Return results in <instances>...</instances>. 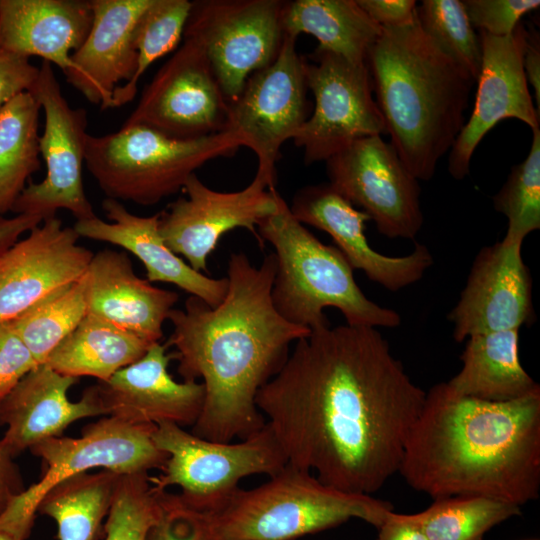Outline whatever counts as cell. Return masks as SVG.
Segmentation results:
<instances>
[{
  "label": "cell",
  "mask_w": 540,
  "mask_h": 540,
  "mask_svg": "<svg viewBox=\"0 0 540 540\" xmlns=\"http://www.w3.org/2000/svg\"><path fill=\"white\" fill-rule=\"evenodd\" d=\"M41 105L30 92L12 98L0 109V215L11 209L40 170L38 134Z\"/></svg>",
  "instance_id": "obj_31"
},
{
  "label": "cell",
  "mask_w": 540,
  "mask_h": 540,
  "mask_svg": "<svg viewBox=\"0 0 540 540\" xmlns=\"http://www.w3.org/2000/svg\"><path fill=\"white\" fill-rule=\"evenodd\" d=\"M152 0H91L93 21L82 45L70 56L66 81L90 103L110 109L115 89L133 77L135 25Z\"/></svg>",
  "instance_id": "obj_23"
},
{
  "label": "cell",
  "mask_w": 540,
  "mask_h": 540,
  "mask_svg": "<svg viewBox=\"0 0 540 540\" xmlns=\"http://www.w3.org/2000/svg\"><path fill=\"white\" fill-rule=\"evenodd\" d=\"M29 92L45 114L39 147L46 164V176L39 183L29 181L11 212L37 215L46 220L55 217L58 209H66L77 221L95 217L82 179L87 112L69 105L52 64L47 61H42Z\"/></svg>",
  "instance_id": "obj_13"
},
{
  "label": "cell",
  "mask_w": 540,
  "mask_h": 540,
  "mask_svg": "<svg viewBox=\"0 0 540 540\" xmlns=\"http://www.w3.org/2000/svg\"><path fill=\"white\" fill-rule=\"evenodd\" d=\"M229 102L203 50L192 40L162 65L122 127L141 125L175 139L224 132Z\"/></svg>",
  "instance_id": "obj_16"
},
{
  "label": "cell",
  "mask_w": 540,
  "mask_h": 540,
  "mask_svg": "<svg viewBox=\"0 0 540 540\" xmlns=\"http://www.w3.org/2000/svg\"><path fill=\"white\" fill-rule=\"evenodd\" d=\"M311 58L307 85L315 104L293 139L305 164L326 161L360 138L387 134L367 63L318 49Z\"/></svg>",
  "instance_id": "obj_12"
},
{
  "label": "cell",
  "mask_w": 540,
  "mask_h": 540,
  "mask_svg": "<svg viewBox=\"0 0 540 540\" xmlns=\"http://www.w3.org/2000/svg\"><path fill=\"white\" fill-rule=\"evenodd\" d=\"M0 540H16L11 535L7 534L6 532L0 530Z\"/></svg>",
  "instance_id": "obj_47"
},
{
  "label": "cell",
  "mask_w": 540,
  "mask_h": 540,
  "mask_svg": "<svg viewBox=\"0 0 540 540\" xmlns=\"http://www.w3.org/2000/svg\"><path fill=\"white\" fill-rule=\"evenodd\" d=\"M85 276L87 315L149 343L160 342L179 298L176 292L137 276L126 252L112 249L94 253Z\"/></svg>",
  "instance_id": "obj_24"
},
{
  "label": "cell",
  "mask_w": 540,
  "mask_h": 540,
  "mask_svg": "<svg viewBox=\"0 0 540 540\" xmlns=\"http://www.w3.org/2000/svg\"><path fill=\"white\" fill-rule=\"evenodd\" d=\"M153 343L87 315L52 351L45 364L74 378L95 377L105 382L139 360Z\"/></svg>",
  "instance_id": "obj_29"
},
{
  "label": "cell",
  "mask_w": 540,
  "mask_h": 540,
  "mask_svg": "<svg viewBox=\"0 0 540 540\" xmlns=\"http://www.w3.org/2000/svg\"><path fill=\"white\" fill-rule=\"evenodd\" d=\"M144 540H221L208 513L185 504L178 494L162 491L159 519Z\"/></svg>",
  "instance_id": "obj_38"
},
{
  "label": "cell",
  "mask_w": 540,
  "mask_h": 540,
  "mask_svg": "<svg viewBox=\"0 0 540 540\" xmlns=\"http://www.w3.org/2000/svg\"><path fill=\"white\" fill-rule=\"evenodd\" d=\"M366 63L390 144L418 181H429L465 124L475 80L416 20L382 27Z\"/></svg>",
  "instance_id": "obj_4"
},
{
  "label": "cell",
  "mask_w": 540,
  "mask_h": 540,
  "mask_svg": "<svg viewBox=\"0 0 540 540\" xmlns=\"http://www.w3.org/2000/svg\"><path fill=\"white\" fill-rule=\"evenodd\" d=\"M276 181L256 172L251 183L235 192H219L196 174L179 197L159 212V233L165 244L197 272H208V257L227 232L244 228L259 243L257 226L277 209Z\"/></svg>",
  "instance_id": "obj_15"
},
{
  "label": "cell",
  "mask_w": 540,
  "mask_h": 540,
  "mask_svg": "<svg viewBox=\"0 0 540 540\" xmlns=\"http://www.w3.org/2000/svg\"><path fill=\"white\" fill-rule=\"evenodd\" d=\"M152 439L168 458L151 482L161 490L180 487L182 501L204 513L219 510L240 488L243 478L272 476L288 463L267 424L238 442H216L164 422L155 425Z\"/></svg>",
  "instance_id": "obj_9"
},
{
  "label": "cell",
  "mask_w": 540,
  "mask_h": 540,
  "mask_svg": "<svg viewBox=\"0 0 540 540\" xmlns=\"http://www.w3.org/2000/svg\"><path fill=\"white\" fill-rule=\"evenodd\" d=\"M377 540H429L410 514L390 512L378 528Z\"/></svg>",
  "instance_id": "obj_43"
},
{
  "label": "cell",
  "mask_w": 540,
  "mask_h": 540,
  "mask_svg": "<svg viewBox=\"0 0 540 540\" xmlns=\"http://www.w3.org/2000/svg\"><path fill=\"white\" fill-rule=\"evenodd\" d=\"M12 459L0 447V513L15 495L24 490L20 474Z\"/></svg>",
  "instance_id": "obj_46"
},
{
  "label": "cell",
  "mask_w": 540,
  "mask_h": 540,
  "mask_svg": "<svg viewBox=\"0 0 540 540\" xmlns=\"http://www.w3.org/2000/svg\"><path fill=\"white\" fill-rule=\"evenodd\" d=\"M240 147L227 131L183 140L134 125L103 136L87 134L84 163L106 198L152 206L182 190L205 163L230 157Z\"/></svg>",
  "instance_id": "obj_7"
},
{
  "label": "cell",
  "mask_w": 540,
  "mask_h": 540,
  "mask_svg": "<svg viewBox=\"0 0 540 540\" xmlns=\"http://www.w3.org/2000/svg\"><path fill=\"white\" fill-rule=\"evenodd\" d=\"M307 60L296 39L285 35L276 59L254 72L238 98L229 104L225 131L257 156V172L276 181L281 147L309 117Z\"/></svg>",
  "instance_id": "obj_11"
},
{
  "label": "cell",
  "mask_w": 540,
  "mask_h": 540,
  "mask_svg": "<svg viewBox=\"0 0 540 540\" xmlns=\"http://www.w3.org/2000/svg\"><path fill=\"white\" fill-rule=\"evenodd\" d=\"M289 208L300 223L329 234L353 270L363 271L368 279L389 291L418 282L433 264L432 254L419 243L404 256H387L374 250L365 235V223L371 221L370 217L329 183L301 188Z\"/></svg>",
  "instance_id": "obj_20"
},
{
  "label": "cell",
  "mask_w": 540,
  "mask_h": 540,
  "mask_svg": "<svg viewBox=\"0 0 540 540\" xmlns=\"http://www.w3.org/2000/svg\"><path fill=\"white\" fill-rule=\"evenodd\" d=\"M392 511L388 501L333 488L287 463L267 482L239 488L208 514L221 540H297L351 519L378 529Z\"/></svg>",
  "instance_id": "obj_6"
},
{
  "label": "cell",
  "mask_w": 540,
  "mask_h": 540,
  "mask_svg": "<svg viewBox=\"0 0 540 540\" xmlns=\"http://www.w3.org/2000/svg\"><path fill=\"white\" fill-rule=\"evenodd\" d=\"M191 9L188 0H152L139 17L133 31V47L137 52V66L130 81L118 86L111 108L131 102L137 85L153 62L175 50L184 35Z\"/></svg>",
  "instance_id": "obj_34"
},
{
  "label": "cell",
  "mask_w": 540,
  "mask_h": 540,
  "mask_svg": "<svg viewBox=\"0 0 540 540\" xmlns=\"http://www.w3.org/2000/svg\"><path fill=\"white\" fill-rule=\"evenodd\" d=\"M171 359L166 344L156 342L139 360L99 382L96 386L106 415L135 424L193 426L203 408L204 386L197 381H176L168 371Z\"/></svg>",
  "instance_id": "obj_21"
},
{
  "label": "cell",
  "mask_w": 540,
  "mask_h": 540,
  "mask_svg": "<svg viewBox=\"0 0 540 540\" xmlns=\"http://www.w3.org/2000/svg\"><path fill=\"white\" fill-rule=\"evenodd\" d=\"M259 245L274 248L276 273L271 298L286 321L310 331L331 326L324 309L341 312L351 326L394 328L400 315L363 293L353 269L336 246L322 243L277 195L276 211L257 226Z\"/></svg>",
  "instance_id": "obj_5"
},
{
  "label": "cell",
  "mask_w": 540,
  "mask_h": 540,
  "mask_svg": "<svg viewBox=\"0 0 540 540\" xmlns=\"http://www.w3.org/2000/svg\"><path fill=\"white\" fill-rule=\"evenodd\" d=\"M283 28L285 35L295 39L301 33L309 34L319 42L316 49L353 63L366 62L382 29L356 0L286 1Z\"/></svg>",
  "instance_id": "obj_28"
},
{
  "label": "cell",
  "mask_w": 540,
  "mask_h": 540,
  "mask_svg": "<svg viewBox=\"0 0 540 540\" xmlns=\"http://www.w3.org/2000/svg\"><path fill=\"white\" fill-rule=\"evenodd\" d=\"M79 238L55 216L0 253V322L14 319L85 275L94 253L79 245Z\"/></svg>",
  "instance_id": "obj_18"
},
{
  "label": "cell",
  "mask_w": 540,
  "mask_h": 540,
  "mask_svg": "<svg viewBox=\"0 0 540 540\" xmlns=\"http://www.w3.org/2000/svg\"><path fill=\"white\" fill-rule=\"evenodd\" d=\"M86 314L84 275L9 322L40 365L46 363L52 351L78 326Z\"/></svg>",
  "instance_id": "obj_33"
},
{
  "label": "cell",
  "mask_w": 540,
  "mask_h": 540,
  "mask_svg": "<svg viewBox=\"0 0 540 540\" xmlns=\"http://www.w3.org/2000/svg\"><path fill=\"white\" fill-rule=\"evenodd\" d=\"M38 365L10 322H0V401Z\"/></svg>",
  "instance_id": "obj_40"
},
{
  "label": "cell",
  "mask_w": 540,
  "mask_h": 540,
  "mask_svg": "<svg viewBox=\"0 0 540 540\" xmlns=\"http://www.w3.org/2000/svg\"><path fill=\"white\" fill-rule=\"evenodd\" d=\"M532 132L529 154L511 168L493 196L494 209L508 220L503 238L507 242L523 243L528 234L540 229V127Z\"/></svg>",
  "instance_id": "obj_36"
},
{
  "label": "cell",
  "mask_w": 540,
  "mask_h": 540,
  "mask_svg": "<svg viewBox=\"0 0 540 540\" xmlns=\"http://www.w3.org/2000/svg\"><path fill=\"white\" fill-rule=\"evenodd\" d=\"M425 397L376 328L345 324L297 340L256 405L289 464L373 496L398 473Z\"/></svg>",
  "instance_id": "obj_1"
},
{
  "label": "cell",
  "mask_w": 540,
  "mask_h": 540,
  "mask_svg": "<svg viewBox=\"0 0 540 540\" xmlns=\"http://www.w3.org/2000/svg\"><path fill=\"white\" fill-rule=\"evenodd\" d=\"M39 74V67L29 58L0 49V109L12 98L29 92Z\"/></svg>",
  "instance_id": "obj_41"
},
{
  "label": "cell",
  "mask_w": 540,
  "mask_h": 540,
  "mask_svg": "<svg viewBox=\"0 0 540 540\" xmlns=\"http://www.w3.org/2000/svg\"><path fill=\"white\" fill-rule=\"evenodd\" d=\"M325 162L328 183L360 207L379 233L416 237L424 222L419 182L390 142L380 135L360 138Z\"/></svg>",
  "instance_id": "obj_14"
},
{
  "label": "cell",
  "mask_w": 540,
  "mask_h": 540,
  "mask_svg": "<svg viewBox=\"0 0 540 540\" xmlns=\"http://www.w3.org/2000/svg\"><path fill=\"white\" fill-rule=\"evenodd\" d=\"M102 208L111 222L97 216L76 221L73 228L80 237L114 244L132 253L143 263L150 283L173 284L211 307L223 300L227 277L212 278L197 272L176 255L159 233V212L148 217L137 216L111 198L102 201Z\"/></svg>",
  "instance_id": "obj_25"
},
{
  "label": "cell",
  "mask_w": 540,
  "mask_h": 540,
  "mask_svg": "<svg viewBox=\"0 0 540 540\" xmlns=\"http://www.w3.org/2000/svg\"><path fill=\"white\" fill-rule=\"evenodd\" d=\"M274 253L254 266L243 252L230 255L228 288L215 307L186 299L184 310L168 317L173 330L166 344L175 351L183 381L201 380L204 404L192 433L216 442L243 440L266 424L256 405L258 391L282 368L290 346L310 330L276 311L271 290Z\"/></svg>",
  "instance_id": "obj_2"
},
{
  "label": "cell",
  "mask_w": 540,
  "mask_h": 540,
  "mask_svg": "<svg viewBox=\"0 0 540 540\" xmlns=\"http://www.w3.org/2000/svg\"><path fill=\"white\" fill-rule=\"evenodd\" d=\"M522 60L527 82L534 89L535 106L540 110V41L539 33L534 29H526Z\"/></svg>",
  "instance_id": "obj_44"
},
{
  "label": "cell",
  "mask_w": 540,
  "mask_h": 540,
  "mask_svg": "<svg viewBox=\"0 0 540 540\" xmlns=\"http://www.w3.org/2000/svg\"><path fill=\"white\" fill-rule=\"evenodd\" d=\"M521 514V507L478 495L434 499L421 512L410 514L429 540H483L494 526Z\"/></svg>",
  "instance_id": "obj_32"
},
{
  "label": "cell",
  "mask_w": 540,
  "mask_h": 540,
  "mask_svg": "<svg viewBox=\"0 0 540 540\" xmlns=\"http://www.w3.org/2000/svg\"><path fill=\"white\" fill-rule=\"evenodd\" d=\"M78 378L62 375L47 364L29 372L0 401V422L7 430L0 447L12 458L35 444L58 437L74 421L106 415L97 386L71 402L69 389Z\"/></svg>",
  "instance_id": "obj_22"
},
{
  "label": "cell",
  "mask_w": 540,
  "mask_h": 540,
  "mask_svg": "<svg viewBox=\"0 0 540 540\" xmlns=\"http://www.w3.org/2000/svg\"><path fill=\"white\" fill-rule=\"evenodd\" d=\"M154 427L108 416L83 428L79 438L51 437L32 446L31 452L45 463V471L0 513V530L16 540H26L43 496L71 476L95 468L120 475L162 470L168 455L155 445Z\"/></svg>",
  "instance_id": "obj_8"
},
{
  "label": "cell",
  "mask_w": 540,
  "mask_h": 540,
  "mask_svg": "<svg viewBox=\"0 0 540 540\" xmlns=\"http://www.w3.org/2000/svg\"><path fill=\"white\" fill-rule=\"evenodd\" d=\"M92 21L91 0H0V49L39 56L65 72Z\"/></svg>",
  "instance_id": "obj_26"
},
{
  "label": "cell",
  "mask_w": 540,
  "mask_h": 540,
  "mask_svg": "<svg viewBox=\"0 0 540 540\" xmlns=\"http://www.w3.org/2000/svg\"><path fill=\"white\" fill-rule=\"evenodd\" d=\"M119 477L105 469L71 476L43 496L37 512L56 522L59 540H97Z\"/></svg>",
  "instance_id": "obj_30"
},
{
  "label": "cell",
  "mask_w": 540,
  "mask_h": 540,
  "mask_svg": "<svg viewBox=\"0 0 540 540\" xmlns=\"http://www.w3.org/2000/svg\"><path fill=\"white\" fill-rule=\"evenodd\" d=\"M462 367L448 382L457 394L485 401L521 398L539 388L519 358V329L476 334L466 339Z\"/></svg>",
  "instance_id": "obj_27"
},
{
  "label": "cell",
  "mask_w": 540,
  "mask_h": 540,
  "mask_svg": "<svg viewBox=\"0 0 540 540\" xmlns=\"http://www.w3.org/2000/svg\"><path fill=\"white\" fill-rule=\"evenodd\" d=\"M380 27H399L416 20L415 0H356Z\"/></svg>",
  "instance_id": "obj_42"
},
{
  "label": "cell",
  "mask_w": 540,
  "mask_h": 540,
  "mask_svg": "<svg viewBox=\"0 0 540 540\" xmlns=\"http://www.w3.org/2000/svg\"><path fill=\"white\" fill-rule=\"evenodd\" d=\"M473 28L496 37L510 35L521 18L539 8V0H464Z\"/></svg>",
  "instance_id": "obj_39"
},
{
  "label": "cell",
  "mask_w": 540,
  "mask_h": 540,
  "mask_svg": "<svg viewBox=\"0 0 540 540\" xmlns=\"http://www.w3.org/2000/svg\"><path fill=\"white\" fill-rule=\"evenodd\" d=\"M525 35L526 28L521 23L504 37L480 31L482 59L475 103L448 159V171L456 180L469 174L477 145L501 120L516 118L532 130L540 127V113L532 100L523 69Z\"/></svg>",
  "instance_id": "obj_17"
},
{
  "label": "cell",
  "mask_w": 540,
  "mask_h": 540,
  "mask_svg": "<svg viewBox=\"0 0 540 540\" xmlns=\"http://www.w3.org/2000/svg\"><path fill=\"white\" fill-rule=\"evenodd\" d=\"M43 219L37 215L17 214L6 218L0 215V253L18 241L25 232L38 226Z\"/></svg>",
  "instance_id": "obj_45"
},
{
  "label": "cell",
  "mask_w": 540,
  "mask_h": 540,
  "mask_svg": "<svg viewBox=\"0 0 540 540\" xmlns=\"http://www.w3.org/2000/svg\"><path fill=\"white\" fill-rule=\"evenodd\" d=\"M422 32L451 60L477 80L482 50L460 0H424L416 8Z\"/></svg>",
  "instance_id": "obj_35"
},
{
  "label": "cell",
  "mask_w": 540,
  "mask_h": 540,
  "mask_svg": "<svg viewBox=\"0 0 540 540\" xmlns=\"http://www.w3.org/2000/svg\"><path fill=\"white\" fill-rule=\"evenodd\" d=\"M398 473L433 499L478 495L522 506L540 492V387L510 401L426 392Z\"/></svg>",
  "instance_id": "obj_3"
},
{
  "label": "cell",
  "mask_w": 540,
  "mask_h": 540,
  "mask_svg": "<svg viewBox=\"0 0 540 540\" xmlns=\"http://www.w3.org/2000/svg\"><path fill=\"white\" fill-rule=\"evenodd\" d=\"M162 491L148 472L120 475L103 527L104 540H144L159 519Z\"/></svg>",
  "instance_id": "obj_37"
},
{
  "label": "cell",
  "mask_w": 540,
  "mask_h": 540,
  "mask_svg": "<svg viewBox=\"0 0 540 540\" xmlns=\"http://www.w3.org/2000/svg\"><path fill=\"white\" fill-rule=\"evenodd\" d=\"M280 0H197L184 29L206 55L220 88L232 103L247 79L270 65L284 41Z\"/></svg>",
  "instance_id": "obj_10"
},
{
  "label": "cell",
  "mask_w": 540,
  "mask_h": 540,
  "mask_svg": "<svg viewBox=\"0 0 540 540\" xmlns=\"http://www.w3.org/2000/svg\"><path fill=\"white\" fill-rule=\"evenodd\" d=\"M521 248L520 242L502 239L476 255L459 301L447 317L456 342L534 323L532 278Z\"/></svg>",
  "instance_id": "obj_19"
}]
</instances>
